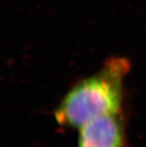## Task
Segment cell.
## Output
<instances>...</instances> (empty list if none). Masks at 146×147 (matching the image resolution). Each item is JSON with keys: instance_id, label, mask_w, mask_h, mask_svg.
<instances>
[{"instance_id": "obj_1", "label": "cell", "mask_w": 146, "mask_h": 147, "mask_svg": "<svg viewBox=\"0 0 146 147\" xmlns=\"http://www.w3.org/2000/svg\"><path fill=\"white\" fill-rule=\"evenodd\" d=\"M129 71L127 58L108 59L98 72L79 80L66 92L54 112L56 122L78 129L100 116L120 114L124 78Z\"/></svg>"}, {"instance_id": "obj_2", "label": "cell", "mask_w": 146, "mask_h": 147, "mask_svg": "<svg viewBox=\"0 0 146 147\" xmlns=\"http://www.w3.org/2000/svg\"><path fill=\"white\" fill-rule=\"evenodd\" d=\"M120 114L100 116L79 128L77 147H126L125 129Z\"/></svg>"}]
</instances>
